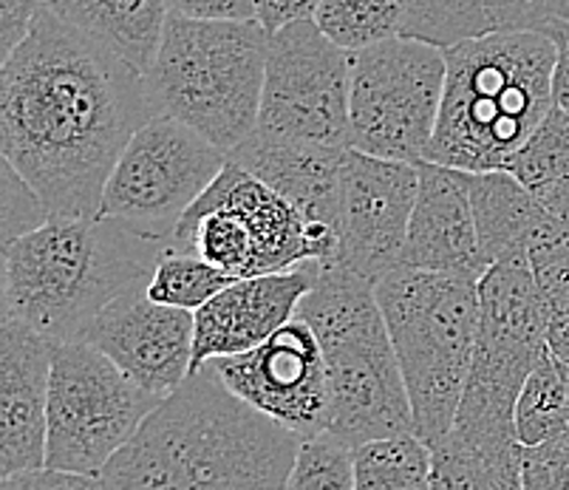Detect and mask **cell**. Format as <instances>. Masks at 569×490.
Here are the masks:
<instances>
[{
	"label": "cell",
	"instance_id": "8992f818",
	"mask_svg": "<svg viewBox=\"0 0 569 490\" xmlns=\"http://www.w3.org/2000/svg\"><path fill=\"white\" fill-rule=\"evenodd\" d=\"M267 54L269 34L258 20L168 18L157 60L142 74L148 106L232 153L258 128Z\"/></svg>",
	"mask_w": 569,
	"mask_h": 490
},
{
	"label": "cell",
	"instance_id": "7402d4cb",
	"mask_svg": "<svg viewBox=\"0 0 569 490\" xmlns=\"http://www.w3.org/2000/svg\"><path fill=\"white\" fill-rule=\"evenodd\" d=\"M43 7L139 77L157 60L170 18L162 0H43Z\"/></svg>",
	"mask_w": 569,
	"mask_h": 490
},
{
	"label": "cell",
	"instance_id": "9a60e30c",
	"mask_svg": "<svg viewBox=\"0 0 569 490\" xmlns=\"http://www.w3.org/2000/svg\"><path fill=\"white\" fill-rule=\"evenodd\" d=\"M419 190V168L349 151L343 162L338 252L329 264L380 281L400 267Z\"/></svg>",
	"mask_w": 569,
	"mask_h": 490
},
{
	"label": "cell",
	"instance_id": "f35d334b",
	"mask_svg": "<svg viewBox=\"0 0 569 490\" xmlns=\"http://www.w3.org/2000/svg\"><path fill=\"white\" fill-rule=\"evenodd\" d=\"M532 193L541 199V204L547 208V213L556 221H561L563 227H569V177L558 179V182L545 184V188L532 190Z\"/></svg>",
	"mask_w": 569,
	"mask_h": 490
},
{
	"label": "cell",
	"instance_id": "8d00e7d4",
	"mask_svg": "<svg viewBox=\"0 0 569 490\" xmlns=\"http://www.w3.org/2000/svg\"><path fill=\"white\" fill-rule=\"evenodd\" d=\"M556 69H552V106L569 113V23L556 34Z\"/></svg>",
	"mask_w": 569,
	"mask_h": 490
},
{
	"label": "cell",
	"instance_id": "2e32d148",
	"mask_svg": "<svg viewBox=\"0 0 569 490\" xmlns=\"http://www.w3.org/2000/svg\"><path fill=\"white\" fill-rule=\"evenodd\" d=\"M142 389L168 400L193 374L196 312L157 303L148 287L119 296L86 338Z\"/></svg>",
	"mask_w": 569,
	"mask_h": 490
},
{
	"label": "cell",
	"instance_id": "4dcf8cb0",
	"mask_svg": "<svg viewBox=\"0 0 569 490\" xmlns=\"http://www.w3.org/2000/svg\"><path fill=\"white\" fill-rule=\"evenodd\" d=\"M530 267L545 309L569 307V227L552 219L530 244Z\"/></svg>",
	"mask_w": 569,
	"mask_h": 490
},
{
	"label": "cell",
	"instance_id": "d590c367",
	"mask_svg": "<svg viewBox=\"0 0 569 490\" xmlns=\"http://www.w3.org/2000/svg\"><path fill=\"white\" fill-rule=\"evenodd\" d=\"M323 0H256V20L263 32L276 34L301 20H312Z\"/></svg>",
	"mask_w": 569,
	"mask_h": 490
},
{
	"label": "cell",
	"instance_id": "30bf717a",
	"mask_svg": "<svg viewBox=\"0 0 569 490\" xmlns=\"http://www.w3.org/2000/svg\"><path fill=\"white\" fill-rule=\"evenodd\" d=\"M162 402L88 340L54 346L46 468L102 477Z\"/></svg>",
	"mask_w": 569,
	"mask_h": 490
},
{
	"label": "cell",
	"instance_id": "603a6c76",
	"mask_svg": "<svg viewBox=\"0 0 569 490\" xmlns=\"http://www.w3.org/2000/svg\"><path fill=\"white\" fill-rule=\"evenodd\" d=\"M431 490H525V448L453 426L431 446Z\"/></svg>",
	"mask_w": 569,
	"mask_h": 490
},
{
	"label": "cell",
	"instance_id": "f546056e",
	"mask_svg": "<svg viewBox=\"0 0 569 490\" xmlns=\"http://www.w3.org/2000/svg\"><path fill=\"white\" fill-rule=\"evenodd\" d=\"M287 490H355V448L332 431L303 442Z\"/></svg>",
	"mask_w": 569,
	"mask_h": 490
},
{
	"label": "cell",
	"instance_id": "ab89813d",
	"mask_svg": "<svg viewBox=\"0 0 569 490\" xmlns=\"http://www.w3.org/2000/svg\"><path fill=\"white\" fill-rule=\"evenodd\" d=\"M563 374H567V386H569V371H563Z\"/></svg>",
	"mask_w": 569,
	"mask_h": 490
},
{
	"label": "cell",
	"instance_id": "83f0119b",
	"mask_svg": "<svg viewBox=\"0 0 569 490\" xmlns=\"http://www.w3.org/2000/svg\"><path fill=\"white\" fill-rule=\"evenodd\" d=\"M232 281L236 278L227 276L219 267L207 264L204 258L164 247L151 283H148V296L157 303H164V307L199 312L204 303L213 301Z\"/></svg>",
	"mask_w": 569,
	"mask_h": 490
},
{
	"label": "cell",
	"instance_id": "ffe728a7",
	"mask_svg": "<svg viewBox=\"0 0 569 490\" xmlns=\"http://www.w3.org/2000/svg\"><path fill=\"white\" fill-rule=\"evenodd\" d=\"M346 153L349 151L272 142V139H261L252 133L244 146L227 153V159L236 162L238 168H244L269 190L283 196L309 221L332 227L338 233Z\"/></svg>",
	"mask_w": 569,
	"mask_h": 490
},
{
	"label": "cell",
	"instance_id": "1f68e13d",
	"mask_svg": "<svg viewBox=\"0 0 569 490\" xmlns=\"http://www.w3.org/2000/svg\"><path fill=\"white\" fill-rule=\"evenodd\" d=\"M496 32L552 34L569 23V0H488Z\"/></svg>",
	"mask_w": 569,
	"mask_h": 490
},
{
	"label": "cell",
	"instance_id": "3957f363",
	"mask_svg": "<svg viewBox=\"0 0 569 490\" xmlns=\"http://www.w3.org/2000/svg\"><path fill=\"white\" fill-rule=\"evenodd\" d=\"M164 244L111 219H49L3 252V318L74 343L119 296L148 287Z\"/></svg>",
	"mask_w": 569,
	"mask_h": 490
},
{
	"label": "cell",
	"instance_id": "52a82bcc",
	"mask_svg": "<svg viewBox=\"0 0 569 490\" xmlns=\"http://www.w3.org/2000/svg\"><path fill=\"white\" fill-rule=\"evenodd\" d=\"M377 298L400 360L417 437L437 446L457 422L468 386L479 281L397 267L377 281Z\"/></svg>",
	"mask_w": 569,
	"mask_h": 490
},
{
	"label": "cell",
	"instance_id": "5b68a950",
	"mask_svg": "<svg viewBox=\"0 0 569 490\" xmlns=\"http://www.w3.org/2000/svg\"><path fill=\"white\" fill-rule=\"evenodd\" d=\"M323 349L332 391V431L346 446L417 434L400 360L386 327L377 283L323 264L298 307Z\"/></svg>",
	"mask_w": 569,
	"mask_h": 490
},
{
	"label": "cell",
	"instance_id": "f1b7e54d",
	"mask_svg": "<svg viewBox=\"0 0 569 490\" xmlns=\"http://www.w3.org/2000/svg\"><path fill=\"white\" fill-rule=\"evenodd\" d=\"M510 173L530 190L569 177V113L552 106L545 122L532 131L527 146L510 164Z\"/></svg>",
	"mask_w": 569,
	"mask_h": 490
},
{
	"label": "cell",
	"instance_id": "d6a6232c",
	"mask_svg": "<svg viewBox=\"0 0 569 490\" xmlns=\"http://www.w3.org/2000/svg\"><path fill=\"white\" fill-rule=\"evenodd\" d=\"M525 490H569V431L538 448H525Z\"/></svg>",
	"mask_w": 569,
	"mask_h": 490
},
{
	"label": "cell",
	"instance_id": "7c38bea8",
	"mask_svg": "<svg viewBox=\"0 0 569 490\" xmlns=\"http://www.w3.org/2000/svg\"><path fill=\"white\" fill-rule=\"evenodd\" d=\"M227 153L170 117H151L131 137L102 193L97 219H111L157 244L219 179Z\"/></svg>",
	"mask_w": 569,
	"mask_h": 490
},
{
	"label": "cell",
	"instance_id": "e575fe53",
	"mask_svg": "<svg viewBox=\"0 0 569 490\" xmlns=\"http://www.w3.org/2000/svg\"><path fill=\"white\" fill-rule=\"evenodd\" d=\"M0 490H113V484L106 477H82V473L40 468V471L3 479Z\"/></svg>",
	"mask_w": 569,
	"mask_h": 490
},
{
	"label": "cell",
	"instance_id": "cb8c5ba5",
	"mask_svg": "<svg viewBox=\"0 0 569 490\" xmlns=\"http://www.w3.org/2000/svg\"><path fill=\"white\" fill-rule=\"evenodd\" d=\"M355 490H431V446L417 434L357 446Z\"/></svg>",
	"mask_w": 569,
	"mask_h": 490
},
{
	"label": "cell",
	"instance_id": "484cf974",
	"mask_svg": "<svg viewBox=\"0 0 569 490\" xmlns=\"http://www.w3.org/2000/svg\"><path fill=\"white\" fill-rule=\"evenodd\" d=\"M513 426L521 448L545 446L569 431L567 374L552 354H547L527 378L525 389L516 400Z\"/></svg>",
	"mask_w": 569,
	"mask_h": 490
},
{
	"label": "cell",
	"instance_id": "6da1fadb",
	"mask_svg": "<svg viewBox=\"0 0 569 490\" xmlns=\"http://www.w3.org/2000/svg\"><path fill=\"white\" fill-rule=\"evenodd\" d=\"M151 117L142 77L46 7L0 71V151L49 219H97Z\"/></svg>",
	"mask_w": 569,
	"mask_h": 490
},
{
	"label": "cell",
	"instance_id": "836d02e7",
	"mask_svg": "<svg viewBox=\"0 0 569 490\" xmlns=\"http://www.w3.org/2000/svg\"><path fill=\"white\" fill-rule=\"evenodd\" d=\"M170 18L204 23H247L256 20V0H162Z\"/></svg>",
	"mask_w": 569,
	"mask_h": 490
},
{
	"label": "cell",
	"instance_id": "5bb4252c",
	"mask_svg": "<svg viewBox=\"0 0 569 490\" xmlns=\"http://www.w3.org/2000/svg\"><path fill=\"white\" fill-rule=\"evenodd\" d=\"M227 391L292 431L301 442L332 426V391L323 349L307 321L295 318L267 343L244 354L216 358L201 366Z\"/></svg>",
	"mask_w": 569,
	"mask_h": 490
},
{
	"label": "cell",
	"instance_id": "d4e9b609",
	"mask_svg": "<svg viewBox=\"0 0 569 490\" xmlns=\"http://www.w3.org/2000/svg\"><path fill=\"white\" fill-rule=\"evenodd\" d=\"M312 20L335 46L355 54L400 38L406 0H323Z\"/></svg>",
	"mask_w": 569,
	"mask_h": 490
},
{
	"label": "cell",
	"instance_id": "9c48e42d",
	"mask_svg": "<svg viewBox=\"0 0 569 490\" xmlns=\"http://www.w3.org/2000/svg\"><path fill=\"white\" fill-rule=\"evenodd\" d=\"M547 354L545 301L530 258L496 261L479 281L473 363L453 426L476 434L516 437V400Z\"/></svg>",
	"mask_w": 569,
	"mask_h": 490
},
{
	"label": "cell",
	"instance_id": "ac0fdd59",
	"mask_svg": "<svg viewBox=\"0 0 569 490\" xmlns=\"http://www.w3.org/2000/svg\"><path fill=\"white\" fill-rule=\"evenodd\" d=\"M54 343L23 323L0 327V477L46 468Z\"/></svg>",
	"mask_w": 569,
	"mask_h": 490
},
{
	"label": "cell",
	"instance_id": "e0dca14e",
	"mask_svg": "<svg viewBox=\"0 0 569 490\" xmlns=\"http://www.w3.org/2000/svg\"><path fill=\"white\" fill-rule=\"evenodd\" d=\"M320 261L289 272L238 278L196 312L193 374L216 358L244 354L298 318V307L320 276ZM190 374V378H193Z\"/></svg>",
	"mask_w": 569,
	"mask_h": 490
},
{
	"label": "cell",
	"instance_id": "d6986e66",
	"mask_svg": "<svg viewBox=\"0 0 569 490\" xmlns=\"http://www.w3.org/2000/svg\"><path fill=\"white\" fill-rule=\"evenodd\" d=\"M417 168V204L400 267L482 281L490 264L479 247L473 208L459 170L433 162H419Z\"/></svg>",
	"mask_w": 569,
	"mask_h": 490
},
{
	"label": "cell",
	"instance_id": "277c9868",
	"mask_svg": "<svg viewBox=\"0 0 569 490\" xmlns=\"http://www.w3.org/2000/svg\"><path fill=\"white\" fill-rule=\"evenodd\" d=\"M442 111L426 162L465 173L510 170L552 108L556 40L490 32L445 49Z\"/></svg>",
	"mask_w": 569,
	"mask_h": 490
},
{
	"label": "cell",
	"instance_id": "4316f807",
	"mask_svg": "<svg viewBox=\"0 0 569 490\" xmlns=\"http://www.w3.org/2000/svg\"><path fill=\"white\" fill-rule=\"evenodd\" d=\"M496 32L488 0H406V38L451 49Z\"/></svg>",
	"mask_w": 569,
	"mask_h": 490
},
{
	"label": "cell",
	"instance_id": "ba28073f",
	"mask_svg": "<svg viewBox=\"0 0 569 490\" xmlns=\"http://www.w3.org/2000/svg\"><path fill=\"white\" fill-rule=\"evenodd\" d=\"M168 247L204 258L238 281L298 270L309 261L329 264L338 252V233L309 221L227 159L219 179L179 221Z\"/></svg>",
	"mask_w": 569,
	"mask_h": 490
},
{
	"label": "cell",
	"instance_id": "8fae6325",
	"mask_svg": "<svg viewBox=\"0 0 569 490\" xmlns=\"http://www.w3.org/2000/svg\"><path fill=\"white\" fill-rule=\"evenodd\" d=\"M445 80V49L406 34L349 54L351 151L391 162H426Z\"/></svg>",
	"mask_w": 569,
	"mask_h": 490
},
{
	"label": "cell",
	"instance_id": "44dd1931",
	"mask_svg": "<svg viewBox=\"0 0 569 490\" xmlns=\"http://www.w3.org/2000/svg\"><path fill=\"white\" fill-rule=\"evenodd\" d=\"M465 190L473 208L479 247L488 264L507 258H527L530 244L545 233L552 216L527 184H521L510 170L490 173H465Z\"/></svg>",
	"mask_w": 569,
	"mask_h": 490
},
{
	"label": "cell",
	"instance_id": "74e56055",
	"mask_svg": "<svg viewBox=\"0 0 569 490\" xmlns=\"http://www.w3.org/2000/svg\"><path fill=\"white\" fill-rule=\"evenodd\" d=\"M545 323L550 354L563 371H569V307L545 309Z\"/></svg>",
	"mask_w": 569,
	"mask_h": 490
},
{
	"label": "cell",
	"instance_id": "7a4b0ae2",
	"mask_svg": "<svg viewBox=\"0 0 569 490\" xmlns=\"http://www.w3.org/2000/svg\"><path fill=\"white\" fill-rule=\"evenodd\" d=\"M301 446L292 431L196 371L102 477L113 490H287Z\"/></svg>",
	"mask_w": 569,
	"mask_h": 490
},
{
	"label": "cell",
	"instance_id": "4fadbf2b",
	"mask_svg": "<svg viewBox=\"0 0 569 490\" xmlns=\"http://www.w3.org/2000/svg\"><path fill=\"white\" fill-rule=\"evenodd\" d=\"M256 137L351 151L349 51L326 38L315 20L269 34Z\"/></svg>",
	"mask_w": 569,
	"mask_h": 490
}]
</instances>
